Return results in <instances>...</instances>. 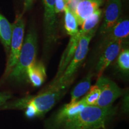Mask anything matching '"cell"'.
Masks as SVG:
<instances>
[{
    "label": "cell",
    "mask_w": 129,
    "mask_h": 129,
    "mask_svg": "<svg viewBox=\"0 0 129 129\" xmlns=\"http://www.w3.org/2000/svg\"><path fill=\"white\" fill-rule=\"evenodd\" d=\"M68 87L43 89L35 96H26L16 101L6 102L0 109L25 110L28 118L44 116L66 94Z\"/></svg>",
    "instance_id": "cell-1"
},
{
    "label": "cell",
    "mask_w": 129,
    "mask_h": 129,
    "mask_svg": "<svg viewBox=\"0 0 129 129\" xmlns=\"http://www.w3.org/2000/svg\"><path fill=\"white\" fill-rule=\"evenodd\" d=\"M116 110L112 106H86L64 122L61 129H104L115 115Z\"/></svg>",
    "instance_id": "cell-2"
},
{
    "label": "cell",
    "mask_w": 129,
    "mask_h": 129,
    "mask_svg": "<svg viewBox=\"0 0 129 129\" xmlns=\"http://www.w3.org/2000/svg\"><path fill=\"white\" fill-rule=\"evenodd\" d=\"M98 28V27L93 29L81 37L73 57L67 68L59 78L55 80H53L44 89L54 87H69L73 81L75 74L86 57L89 50L90 43Z\"/></svg>",
    "instance_id": "cell-3"
},
{
    "label": "cell",
    "mask_w": 129,
    "mask_h": 129,
    "mask_svg": "<svg viewBox=\"0 0 129 129\" xmlns=\"http://www.w3.org/2000/svg\"><path fill=\"white\" fill-rule=\"evenodd\" d=\"M37 54V34L35 31L30 30L24 38L18 61L7 78L18 83L26 80L27 69L36 62Z\"/></svg>",
    "instance_id": "cell-4"
},
{
    "label": "cell",
    "mask_w": 129,
    "mask_h": 129,
    "mask_svg": "<svg viewBox=\"0 0 129 129\" xmlns=\"http://www.w3.org/2000/svg\"><path fill=\"white\" fill-rule=\"evenodd\" d=\"M12 26L10 54L4 74L5 77L9 76L10 73L12 72V69L17 63L24 40L25 24L23 19L19 17Z\"/></svg>",
    "instance_id": "cell-5"
},
{
    "label": "cell",
    "mask_w": 129,
    "mask_h": 129,
    "mask_svg": "<svg viewBox=\"0 0 129 129\" xmlns=\"http://www.w3.org/2000/svg\"><path fill=\"white\" fill-rule=\"evenodd\" d=\"M96 84L101 90L99 99L96 105L100 107L112 106L115 100L124 93V90L115 82L102 75L98 78Z\"/></svg>",
    "instance_id": "cell-6"
},
{
    "label": "cell",
    "mask_w": 129,
    "mask_h": 129,
    "mask_svg": "<svg viewBox=\"0 0 129 129\" xmlns=\"http://www.w3.org/2000/svg\"><path fill=\"white\" fill-rule=\"evenodd\" d=\"M124 42L120 40H115L101 46L102 51L96 66V71L98 78L102 75L106 68L117 57L122 48Z\"/></svg>",
    "instance_id": "cell-7"
},
{
    "label": "cell",
    "mask_w": 129,
    "mask_h": 129,
    "mask_svg": "<svg viewBox=\"0 0 129 129\" xmlns=\"http://www.w3.org/2000/svg\"><path fill=\"white\" fill-rule=\"evenodd\" d=\"M44 6V23L46 47L56 41V14L55 0H43Z\"/></svg>",
    "instance_id": "cell-8"
},
{
    "label": "cell",
    "mask_w": 129,
    "mask_h": 129,
    "mask_svg": "<svg viewBox=\"0 0 129 129\" xmlns=\"http://www.w3.org/2000/svg\"><path fill=\"white\" fill-rule=\"evenodd\" d=\"M122 4L121 0H108L104 11L103 22L99 33L103 36L115 25L120 18Z\"/></svg>",
    "instance_id": "cell-9"
},
{
    "label": "cell",
    "mask_w": 129,
    "mask_h": 129,
    "mask_svg": "<svg viewBox=\"0 0 129 129\" xmlns=\"http://www.w3.org/2000/svg\"><path fill=\"white\" fill-rule=\"evenodd\" d=\"M87 105L81 99L74 104L64 105L56 113L48 124V129H60L69 118L78 114Z\"/></svg>",
    "instance_id": "cell-10"
},
{
    "label": "cell",
    "mask_w": 129,
    "mask_h": 129,
    "mask_svg": "<svg viewBox=\"0 0 129 129\" xmlns=\"http://www.w3.org/2000/svg\"><path fill=\"white\" fill-rule=\"evenodd\" d=\"M106 0H80L74 13L76 16L78 25L104 4Z\"/></svg>",
    "instance_id": "cell-11"
},
{
    "label": "cell",
    "mask_w": 129,
    "mask_h": 129,
    "mask_svg": "<svg viewBox=\"0 0 129 129\" xmlns=\"http://www.w3.org/2000/svg\"><path fill=\"white\" fill-rule=\"evenodd\" d=\"M104 40L101 46L115 40L125 41L129 37V20L120 19L115 25L104 35Z\"/></svg>",
    "instance_id": "cell-12"
},
{
    "label": "cell",
    "mask_w": 129,
    "mask_h": 129,
    "mask_svg": "<svg viewBox=\"0 0 129 129\" xmlns=\"http://www.w3.org/2000/svg\"><path fill=\"white\" fill-rule=\"evenodd\" d=\"M81 34L79 32L74 36L71 37L70 40H69L68 44L64 50L63 53L62 57L59 63V68L56 74L55 77L53 80H55L59 78L67 68L71 60L72 57H73L74 53H75V50H76L77 47L78 46L79 40H80L81 37L82 36Z\"/></svg>",
    "instance_id": "cell-13"
},
{
    "label": "cell",
    "mask_w": 129,
    "mask_h": 129,
    "mask_svg": "<svg viewBox=\"0 0 129 129\" xmlns=\"http://www.w3.org/2000/svg\"><path fill=\"white\" fill-rule=\"evenodd\" d=\"M46 70L41 62H35L29 67L26 71V78L32 86L39 87L44 83L46 79Z\"/></svg>",
    "instance_id": "cell-14"
},
{
    "label": "cell",
    "mask_w": 129,
    "mask_h": 129,
    "mask_svg": "<svg viewBox=\"0 0 129 129\" xmlns=\"http://www.w3.org/2000/svg\"><path fill=\"white\" fill-rule=\"evenodd\" d=\"M93 74L90 72L73 88L71 93L70 104H74L80 100L81 97L87 93L91 87Z\"/></svg>",
    "instance_id": "cell-15"
},
{
    "label": "cell",
    "mask_w": 129,
    "mask_h": 129,
    "mask_svg": "<svg viewBox=\"0 0 129 129\" xmlns=\"http://www.w3.org/2000/svg\"><path fill=\"white\" fill-rule=\"evenodd\" d=\"M13 26L4 16L0 13V40L6 52L10 51Z\"/></svg>",
    "instance_id": "cell-16"
},
{
    "label": "cell",
    "mask_w": 129,
    "mask_h": 129,
    "mask_svg": "<svg viewBox=\"0 0 129 129\" xmlns=\"http://www.w3.org/2000/svg\"><path fill=\"white\" fill-rule=\"evenodd\" d=\"M64 27L67 33L71 37L74 36L78 32V23L77 17L73 12L66 7L64 10Z\"/></svg>",
    "instance_id": "cell-17"
},
{
    "label": "cell",
    "mask_w": 129,
    "mask_h": 129,
    "mask_svg": "<svg viewBox=\"0 0 129 129\" xmlns=\"http://www.w3.org/2000/svg\"><path fill=\"white\" fill-rule=\"evenodd\" d=\"M102 16V10L101 9H98L84 20L81 24V28L79 30V32L82 35H84L93 29L98 28V25L101 20Z\"/></svg>",
    "instance_id": "cell-18"
},
{
    "label": "cell",
    "mask_w": 129,
    "mask_h": 129,
    "mask_svg": "<svg viewBox=\"0 0 129 129\" xmlns=\"http://www.w3.org/2000/svg\"><path fill=\"white\" fill-rule=\"evenodd\" d=\"M118 68L122 73L127 74L129 72V49L128 48H122L117 56Z\"/></svg>",
    "instance_id": "cell-19"
},
{
    "label": "cell",
    "mask_w": 129,
    "mask_h": 129,
    "mask_svg": "<svg viewBox=\"0 0 129 129\" xmlns=\"http://www.w3.org/2000/svg\"><path fill=\"white\" fill-rule=\"evenodd\" d=\"M101 90L96 84L90 87L87 93L82 98V100L87 106H96L97 102L99 99Z\"/></svg>",
    "instance_id": "cell-20"
},
{
    "label": "cell",
    "mask_w": 129,
    "mask_h": 129,
    "mask_svg": "<svg viewBox=\"0 0 129 129\" xmlns=\"http://www.w3.org/2000/svg\"><path fill=\"white\" fill-rule=\"evenodd\" d=\"M67 7L66 0H55V12L56 14L64 12Z\"/></svg>",
    "instance_id": "cell-21"
},
{
    "label": "cell",
    "mask_w": 129,
    "mask_h": 129,
    "mask_svg": "<svg viewBox=\"0 0 129 129\" xmlns=\"http://www.w3.org/2000/svg\"><path fill=\"white\" fill-rule=\"evenodd\" d=\"M12 94L7 91L0 92V108L4 105L7 101L12 98Z\"/></svg>",
    "instance_id": "cell-22"
},
{
    "label": "cell",
    "mask_w": 129,
    "mask_h": 129,
    "mask_svg": "<svg viewBox=\"0 0 129 129\" xmlns=\"http://www.w3.org/2000/svg\"><path fill=\"white\" fill-rule=\"evenodd\" d=\"M67 6L72 12H74L80 0H66Z\"/></svg>",
    "instance_id": "cell-23"
},
{
    "label": "cell",
    "mask_w": 129,
    "mask_h": 129,
    "mask_svg": "<svg viewBox=\"0 0 129 129\" xmlns=\"http://www.w3.org/2000/svg\"><path fill=\"white\" fill-rule=\"evenodd\" d=\"M125 96L124 97V105H123V106H124V111H128V94L125 95Z\"/></svg>",
    "instance_id": "cell-24"
}]
</instances>
